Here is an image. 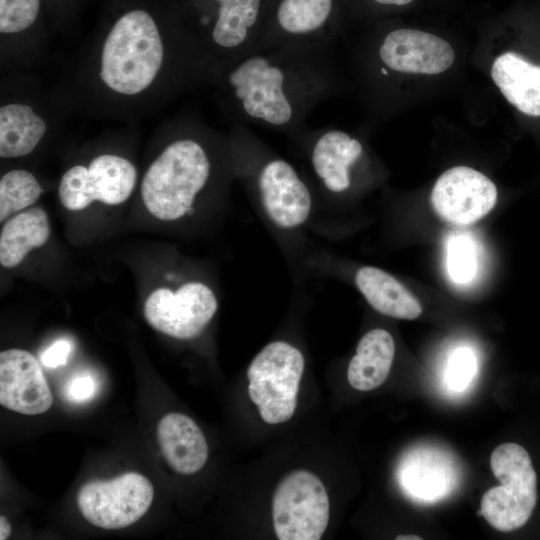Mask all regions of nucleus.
I'll return each mask as SVG.
<instances>
[{"label": "nucleus", "mask_w": 540, "mask_h": 540, "mask_svg": "<svg viewBox=\"0 0 540 540\" xmlns=\"http://www.w3.org/2000/svg\"><path fill=\"white\" fill-rule=\"evenodd\" d=\"M11 524L9 523L7 517L4 515L0 516V539L6 540L11 534Z\"/></svg>", "instance_id": "nucleus-30"}, {"label": "nucleus", "mask_w": 540, "mask_h": 540, "mask_svg": "<svg viewBox=\"0 0 540 540\" xmlns=\"http://www.w3.org/2000/svg\"><path fill=\"white\" fill-rule=\"evenodd\" d=\"M157 439L163 457L177 473L194 474L208 459V445L202 430L182 413H168L160 419Z\"/></svg>", "instance_id": "nucleus-15"}, {"label": "nucleus", "mask_w": 540, "mask_h": 540, "mask_svg": "<svg viewBox=\"0 0 540 540\" xmlns=\"http://www.w3.org/2000/svg\"><path fill=\"white\" fill-rule=\"evenodd\" d=\"M153 497L150 480L128 472L108 481L85 483L77 494V506L94 526L121 529L138 521L150 508Z\"/></svg>", "instance_id": "nucleus-8"}, {"label": "nucleus", "mask_w": 540, "mask_h": 540, "mask_svg": "<svg viewBox=\"0 0 540 540\" xmlns=\"http://www.w3.org/2000/svg\"><path fill=\"white\" fill-rule=\"evenodd\" d=\"M217 17L211 37L213 42L226 50H236L250 45V40L261 15L262 0H215Z\"/></svg>", "instance_id": "nucleus-21"}, {"label": "nucleus", "mask_w": 540, "mask_h": 540, "mask_svg": "<svg viewBox=\"0 0 540 540\" xmlns=\"http://www.w3.org/2000/svg\"><path fill=\"white\" fill-rule=\"evenodd\" d=\"M420 464L419 461L415 467L410 463L409 467L405 468L402 475V481L406 490L418 498L431 500L437 499L446 494L449 486L448 474L446 473L445 465Z\"/></svg>", "instance_id": "nucleus-24"}, {"label": "nucleus", "mask_w": 540, "mask_h": 540, "mask_svg": "<svg viewBox=\"0 0 540 540\" xmlns=\"http://www.w3.org/2000/svg\"><path fill=\"white\" fill-rule=\"evenodd\" d=\"M395 355V342L385 329L368 331L359 341L356 353L349 362V384L359 391H370L384 383Z\"/></svg>", "instance_id": "nucleus-18"}, {"label": "nucleus", "mask_w": 540, "mask_h": 540, "mask_svg": "<svg viewBox=\"0 0 540 540\" xmlns=\"http://www.w3.org/2000/svg\"><path fill=\"white\" fill-rule=\"evenodd\" d=\"M490 465L500 485L484 493L479 512L498 531L519 529L537 502V476L531 458L522 446L503 443L493 450Z\"/></svg>", "instance_id": "nucleus-4"}, {"label": "nucleus", "mask_w": 540, "mask_h": 540, "mask_svg": "<svg viewBox=\"0 0 540 540\" xmlns=\"http://www.w3.org/2000/svg\"><path fill=\"white\" fill-rule=\"evenodd\" d=\"M383 64L401 73L439 74L454 62L451 45L431 33L399 28L389 32L379 49Z\"/></svg>", "instance_id": "nucleus-13"}, {"label": "nucleus", "mask_w": 540, "mask_h": 540, "mask_svg": "<svg viewBox=\"0 0 540 540\" xmlns=\"http://www.w3.org/2000/svg\"><path fill=\"white\" fill-rule=\"evenodd\" d=\"M49 235V219L42 208L34 207L15 215L1 230V265L7 268L17 266L28 252L45 244Z\"/></svg>", "instance_id": "nucleus-19"}, {"label": "nucleus", "mask_w": 540, "mask_h": 540, "mask_svg": "<svg viewBox=\"0 0 540 540\" xmlns=\"http://www.w3.org/2000/svg\"><path fill=\"white\" fill-rule=\"evenodd\" d=\"M53 398L36 358L22 349L0 353V404L24 415L46 412Z\"/></svg>", "instance_id": "nucleus-12"}, {"label": "nucleus", "mask_w": 540, "mask_h": 540, "mask_svg": "<svg viewBox=\"0 0 540 540\" xmlns=\"http://www.w3.org/2000/svg\"><path fill=\"white\" fill-rule=\"evenodd\" d=\"M430 200L434 211L445 221L469 225L484 217L495 206L497 189L481 172L457 166L437 179Z\"/></svg>", "instance_id": "nucleus-11"}, {"label": "nucleus", "mask_w": 540, "mask_h": 540, "mask_svg": "<svg viewBox=\"0 0 540 540\" xmlns=\"http://www.w3.org/2000/svg\"><path fill=\"white\" fill-rule=\"evenodd\" d=\"M284 52L246 53L227 75L243 114L277 128L296 124L326 84L317 67Z\"/></svg>", "instance_id": "nucleus-1"}, {"label": "nucleus", "mask_w": 540, "mask_h": 540, "mask_svg": "<svg viewBox=\"0 0 540 540\" xmlns=\"http://www.w3.org/2000/svg\"><path fill=\"white\" fill-rule=\"evenodd\" d=\"M475 369V359L469 349L457 350L449 363L448 381L454 388L461 389L470 380Z\"/></svg>", "instance_id": "nucleus-27"}, {"label": "nucleus", "mask_w": 540, "mask_h": 540, "mask_svg": "<svg viewBox=\"0 0 540 540\" xmlns=\"http://www.w3.org/2000/svg\"><path fill=\"white\" fill-rule=\"evenodd\" d=\"M163 56V42L152 16L140 9L129 11L105 39L100 78L119 94H138L154 81Z\"/></svg>", "instance_id": "nucleus-2"}, {"label": "nucleus", "mask_w": 540, "mask_h": 540, "mask_svg": "<svg viewBox=\"0 0 540 540\" xmlns=\"http://www.w3.org/2000/svg\"><path fill=\"white\" fill-rule=\"evenodd\" d=\"M334 0H281L275 13L279 31L287 37L315 36L327 24Z\"/></svg>", "instance_id": "nucleus-22"}, {"label": "nucleus", "mask_w": 540, "mask_h": 540, "mask_svg": "<svg viewBox=\"0 0 540 540\" xmlns=\"http://www.w3.org/2000/svg\"><path fill=\"white\" fill-rule=\"evenodd\" d=\"M446 264L449 276L459 284L467 283L474 277L477 269L475 245L469 237L459 235L448 241Z\"/></svg>", "instance_id": "nucleus-25"}, {"label": "nucleus", "mask_w": 540, "mask_h": 540, "mask_svg": "<svg viewBox=\"0 0 540 540\" xmlns=\"http://www.w3.org/2000/svg\"><path fill=\"white\" fill-rule=\"evenodd\" d=\"M304 365L302 352L285 341L267 344L253 358L248 394L264 422L280 424L293 416Z\"/></svg>", "instance_id": "nucleus-5"}, {"label": "nucleus", "mask_w": 540, "mask_h": 540, "mask_svg": "<svg viewBox=\"0 0 540 540\" xmlns=\"http://www.w3.org/2000/svg\"><path fill=\"white\" fill-rule=\"evenodd\" d=\"M34 177L25 170H12L0 180V221L33 205L42 193Z\"/></svg>", "instance_id": "nucleus-23"}, {"label": "nucleus", "mask_w": 540, "mask_h": 540, "mask_svg": "<svg viewBox=\"0 0 540 540\" xmlns=\"http://www.w3.org/2000/svg\"><path fill=\"white\" fill-rule=\"evenodd\" d=\"M211 175L204 147L192 139L169 144L151 163L141 183L148 211L162 221H176L194 211V203Z\"/></svg>", "instance_id": "nucleus-3"}, {"label": "nucleus", "mask_w": 540, "mask_h": 540, "mask_svg": "<svg viewBox=\"0 0 540 540\" xmlns=\"http://www.w3.org/2000/svg\"><path fill=\"white\" fill-rule=\"evenodd\" d=\"M72 352V344L66 339H59L41 354V361L47 368L65 365Z\"/></svg>", "instance_id": "nucleus-29"}, {"label": "nucleus", "mask_w": 540, "mask_h": 540, "mask_svg": "<svg viewBox=\"0 0 540 540\" xmlns=\"http://www.w3.org/2000/svg\"><path fill=\"white\" fill-rule=\"evenodd\" d=\"M355 284L366 301L379 313L405 320H413L422 313L417 298L394 276L374 266L360 267Z\"/></svg>", "instance_id": "nucleus-17"}, {"label": "nucleus", "mask_w": 540, "mask_h": 540, "mask_svg": "<svg viewBox=\"0 0 540 540\" xmlns=\"http://www.w3.org/2000/svg\"><path fill=\"white\" fill-rule=\"evenodd\" d=\"M253 192L263 215L280 231L303 228L313 210L312 193L288 161L270 157L253 174Z\"/></svg>", "instance_id": "nucleus-7"}, {"label": "nucleus", "mask_w": 540, "mask_h": 540, "mask_svg": "<svg viewBox=\"0 0 540 540\" xmlns=\"http://www.w3.org/2000/svg\"><path fill=\"white\" fill-rule=\"evenodd\" d=\"M96 390L97 382L95 377L87 371H82L67 380L63 393L69 401L83 403L91 400Z\"/></svg>", "instance_id": "nucleus-28"}, {"label": "nucleus", "mask_w": 540, "mask_h": 540, "mask_svg": "<svg viewBox=\"0 0 540 540\" xmlns=\"http://www.w3.org/2000/svg\"><path fill=\"white\" fill-rule=\"evenodd\" d=\"M40 0H0V31L18 33L29 28L36 20Z\"/></svg>", "instance_id": "nucleus-26"}, {"label": "nucleus", "mask_w": 540, "mask_h": 540, "mask_svg": "<svg viewBox=\"0 0 540 540\" xmlns=\"http://www.w3.org/2000/svg\"><path fill=\"white\" fill-rule=\"evenodd\" d=\"M422 538L416 535H399L396 537V540H421Z\"/></svg>", "instance_id": "nucleus-31"}, {"label": "nucleus", "mask_w": 540, "mask_h": 540, "mask_svg": "<svg viewBox=\"0 0 540 540\" xmlns=\"http://www.w3.org/2000/svg\"><path fill=\"white\" fill-rule=\"evenodd\" d=\"M329 515L326 489L309 471L289 473L275 489L272 518L279 540H319L328 526Z\"/></svg>", "instance_id": "nucleus-6"}, {"label": "nucleus", "mask_w": 540, "mask_h": 540, "mask_svg": "<svg viewBox=\"0 0 540 540\" xmlns=\"http://www.w3.org/2000/svg\"><path fill=\"white\" fill-rule=\"evenodd\" d=\"M137 171L127 159L111 154L94 158L88 167L75 165L61 178L58 196L68 210L86 208L93 201L117 205L126 201L135 187Z\"/></svg>", "instance_id": "nucleus-10"}, {"label": "nucleus", "mask_w": 540, "mask_h": 540, "mask_svg": "<svg viewBox=\"0 0 540 540\" xmlns=\"http://www.w3.org/2000/svg\"><path fill=\"white\" fill-rule=\"evenodd\" d=\"M361 143L340 130L320 134L310 150V163L326 191L340 194L351 185V168L361 157Z\"/></svg>", "instance_id": "nucleus-14"}, {"label": "nucleus", "mask_w": 540, "mask_h": 540, "mask_svg": "<svg viewBox=\"0 0 540 540\" xmlns=\"http://www.w3.org/2000/svg\"><path fill=\"white\" fill-rule=\"evenodd\" d=\"M218 309L214 291L205 283L191 280L177 289L160 287L144 305V316L155 330L181 340L199 336Z\"/></svg>", "instance_id": "nucleus-9"}, {"label": "nucleus", "mask_w": 540, "mask_h": 540, "mask_svg": "<svg viewBox=\"0 0 540 540\" xmlns=\"http://www.w3.org/2000/svg\"><path fill=\"white\" fill-rule=\"evenodd\" d=\"M491 77L510 104L526 115L540 116V66L506 52L494 60Z\"/></svg>", "instance_id": "nucleus-16"}, {"label": "nucleus", "mask_w": 540, "mask_h": 540, "mask_svg": "<svg viewBox=\"0 0 540 540\" xmlns=\"http://www.w3.org/2000/svg\"><path fill=\"white\" fill-rule=\"evenodd\" d=\"M45 121L25 104L0 108V156L16 158L31 153L44 136Z\"/></svg>", "instance_id": "nucleus-20"}]
</instances>
